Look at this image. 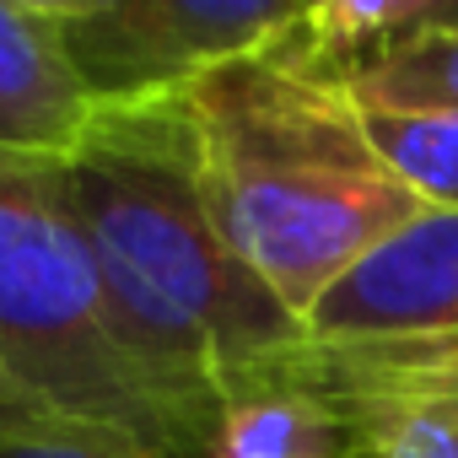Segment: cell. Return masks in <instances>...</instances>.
<instances>
[{"instance_id": "12", "label": "cell", "mask_w": 458, "mask_h": 458, "mask_svg": "<svg viewBox=\"0 0 458 458\" xmlns=\"http://www.w3.org/2000/svg\"><path fill=\"white\" fill-rule=\"evenodd\" d=\"M0 458H162L140 442L108 431H71V426H17L0 420Z\"/></svg>"}, {"instance_id": "4", "label": "cell", "mask_w": 458, "mask_h": 458, "mask_svg": "<svg viewBox=\"0 0 458 458\" xmlns=\"http://www.w3.org/2000/svg\"><path fill=\"white\" fill-rule=\"evenodd\" d=\"M71 65L103 108L189 92L205 71L276 44L292 0H49Z\"/></svg>"}, {"instance_id": "6", "label": "cell", "mask_w": 458, "mask_h": 458, "mask_svg": "<svg viewBox=\"0 0 458 458\" xmlns=\"http://www.w3.org/2000/svg\"><path fill=\"white\" fill-rule=\"evenodd\" d=\"M276 367L324 394L367 442L410 415H458V335L356 345H318L302 335Z\"/></svg>"}, {"instance_id": "10", "label": "cell", "mask_w": 458, "mask_h": 458, "mask_svg": "<svg viewBox=\"0 0 458 458\" xmlns=\"http://www.w3.org/2000/svg\"><path fill=\"white\" fill-rule=\"evenodd\" d=\"M345 92L361 114H458V28H420Z\"/></svg>"}, {"instance_id": "3", "label": "cell", "mask_w": 458, "mask_h": 458, "mask_svg": "<svg viewBox=\"0 0 458 458\" xmlns=\"http://www.w3.org/2000/svg\"><path fill=\"white\" fill-rule=\"evenodd\" d=\"M0 420L71 426L199 458L210 415L178 399L119 335L71 226L0 157Z\"/></svg>"}, {"instance_id": "11", "label": "cell", "mask_w": 458, "mask_h": 458, "mask_svg": "<svg viewBox=\"0 0 458 458\" xmlns=\"http://www.w3.org/2000/svg\"><path fill=\"white\" fill-rule=\"evenodd\" d=\"M367 135L415 199L458 210V114H367Z\"/></svg>"}, {"instance_id": "5", "label": "cell", "mask_w": 458, "mask_h": 458, "mask_svg": "<svg viewBox=\"0 0 458 458\" xmlns=\"http://www.w3.org/2000/svg\"><path fill=\"white\" fill-rule=\"evenodd\" d=\"M318 345L458 335V210H426L377 243L302 324Z\"/></svg>"}, {"instance_id": "8", "label": "cell", "mask_w": 458, "mask_h": 458, "mask_svg": "<svg viewBox=\"0 0 458 458\" xmlns=\"http://www.w3.org/2000/svg\"><path fill=\"white\" fill-rule=\"evenodd\" d=\"M199 458H372V442L324 394L265 367L221 394Z\"/></svg>"}, {"instance_id": "14", "label": "cell", "mask_w": 458, "mask_h": 458, "mask_svg": "<svg viewBox=\"0 0 458 458\" xmlns=\"http://www.w3.org/2000/svg\"><path fill=\"white\" fill-rule=\"evenodd\" d=\"M431 22L437 28H458V0H431Z\"/></svg>"}, {"instance_id": "9", "label": "cell", "mask_w": 458, "mask_h": 458, "mask_svg": "<svg viewBox=\"0 0 458 458\" xmlns=\"http://www.w3.org/2000/svg\"><path fill=\"white\" fill-rule=\"evenodd\" d=\"M420 28H431V0H308L276 44L297 65L351 87Z\"/></svg>"}, {"instance_id": "7", "label": "cell", "mask_w": 458, "mask_h": 458, "mask_svg": "<svg viewBox=\"0 0 458 458\" xmlns=\"http://www.w3.org/2000/svg\"><path fill=\"white\" fill-rule=\"evenodd\" d=\"M103 103L87 92L49 0H0V157H71Z\"/></svg>"}, {"instance_id": "1", "label": "cell", "mask_w": 458, "mask_h": 458, "mask_svg": "<svg viewBox=\"0 0 458 458\" xmlns=\"http://www.w3.org/2000/svg\"><path fill=\"white\" fill-rule=\"evenodd\" d=\"M6 162L87 249L124 345L210 420L226 388L302 340V324L216 233L194 178L183 92L103 108L60 162Z\"/></svg>"}, {"instance_id": "13", "label": "cell", "mask_w": 458, "mask_h": 458, "mask_svg": "<svg viewBox=\"0 0 458 458\" xmlns=\"http://www.w3.org/2000/svg\"><path fill=\"white\" fill-rule=\"evenodd\" d=\"M372 458H458V415H410L372 442Z\"/></svg>"}, {"instance_id": "2", "label": "cell", "mask_w": 458, "mask_h": 458, "mask_svg": "<svg viewBox=\"0 0 458 458\" xmlns=\"http://www.w3.org/2000/svg\"><path fill=\"white\" fill-rule=\"evenodd\" d=\"M183 119L221 243L297 324L431 210L383 162L351 92L281 44L205 71L183 92Z\"/></svg>"}]
</instances>
